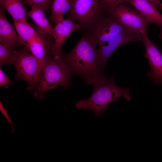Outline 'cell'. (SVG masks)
<instances>
[{
	"label": "cell",
	"mask_w": 162,
	"mask_h": 162,
	"mask_svg": "<svg viewBox=\"0 0 162 162\" xmlns=\"http://www.w3.org/2000/svg\"><path fill=\"white\" fill-rule=\"evenodd\" d=\"M96 44L82 34L73 49L68 53L62 54L61 56L72 75H79L87 85H93L100 80L108 78L98 67Z\"/></svg>",
	"instance_id": "cell-1"
},
{
	"label": "cell",
	"mask_w": 162,
	"mask_h": 162,
	"mask_svg": "<svg viewBox=\"0 0 162 162\" xmlns=\"http://www.w3.org/2000/svg\"><path fill=\"white\" fill-rule=\"evenodd\" d=\"M93 91L87 99L78 100L75 104L78 109H88L92 110L96 117L104 112L109 105L123 97L129 101L130 89L118 86L114 81V76L110 78L100 80L93 85Z\"/></svg>",
	"instance_id": "cell-2"
},
{
	"label": "cell",
	"mask_w": 162,
	"mask_h": 162,
	"mask_svg": "<svg viewBox=\"0 0 162 162\" xmlns=\"http://www.w3.org/2000/svg\"><path fill=\"white\" fill-rule=\"evenodd\" d=\"M70 72L62 57H49L43 64L37 86L33 91L34 97L41 100L48 91L62 86L67 89L72 84Z\"/></svg>",
	"instance_id": "cell-3"
},
{
	"label": "cell",
	"mask_w": 162,
	"mask_h": 162,
	"mask_svg": "<svg viewBox=\"0 0 162 162\" xmlns=\"http://www.w3.org/2000/svg\"><path fill=\"white\" fill-rule=\"evenodd\" d=\"M14 64L16 70L14 79L24 80L28 85L27 89L34 91L38 84L43 65L30 53L26 46L18 49Z\"/></svg>",
	"instance_id": "cell-4"
},
{
	"label": "cell",
	"mask_w": 162,
	"mask_h": 162,
	"mask_svg": "<svg viewBox=\"0 0 162 162\" xmlns=\"http://www.w3.org/2000/svg\"><path fill=\"white\" fill-rule=\"evenodd\" d=\"M125 27L109 12H104L90 26L82 29L85 35L100 46L120 33Z\"/></svg>",
	"instance_id": "cell-5"
},
{
	"label": "cell",
	"mask_w": 162,
	"mask_h": 162,
	"mask_svg": "<svg viewBox=\"0 0 162 162\" xmlns=\"http://www.w3.org/2000/svg\"><path fill=\"white\" fill-rule=\"evenodd\" d=\"M104 12L99 0H73L71 8L65 15L76 21L82 30L97 20Z\"/></svg>",
	"instance_id": "cell-6"
},
{
	"label": "cell",
	"mask_w": 162,
	"mask_h": 162,
	"mask_svg": "<svg viewBox=\"0 0 162 162\" xmlns=\"http://www.w3.org/2000/svg\"><path fill=\"white\" fill-rule=\"evenodd\" d=\"M142 41V36L141 34L125 27L120 33L99 46L97 51L99 69L102 72L105 71L106 62L110 56L121 45L129 42Z\"/></svg>",
	"instance_id": "cell-7"
},
{
	"label": "cell",
	"mask_w": 162,
	"mask_h": 162,
	"mask_svg": "<svg viewBox=\"0 0 162 162\" xmlns=\"http://www.w3.org/2000/svg\"><path fill=\"white\" fill-rule=\"evenodd\" d=\"M109 12L118 19L125 27L141 34L147 33V27L150 23L135 9L121 4Z\"/></svg>",
	"instance_id": "cell-8"
},
{
	"label": "cell",
	"mask_w": 162,
	"mask_h": 162,
	"mask_svg": "<svg viewBox=\"0 0 162 162\" xmlns=\"http://www.w3.org/2000/svg\"><path fill=\"white\" fill-rule=\"evenodd\" d=\"M142 35L145 49L144 57L147 59L151 69L147 75L154 84L162 85V52L151 41L147 33Z\"/></svg>",
	"instance_id": "cell-9"
},
{
	"label": "cell",
	"mask_w": 162,
	"mask_h": 162,
	"mask_svg": "<svg viewBox=\"0 0 162 162\" xmlns=\"http://www.w3.org/2000/svg\"><path fill=\"white\" fill-rule=\"evenodd\" d=\"M55 25L52 34L54 44L52 55L54 58H59L63 54L62 46L63 44L72 33L81 29V26L69 18L64 19Z\"/></svg>",
	"instance_id": "cell-10"
},
{
	"label": "cell",
	"mask_w": 162,
	"mask_h": 162,
	"mask_svg": "<svg viewBox=\"0 0 162 162\" xmlns=\"http://www.w3.org/2000/svg\"><path fill=\"white\" fill-rule=\"evenodd\" d=\"M54 41L53 37L46 38L39 34L36 37L26 42L30 52L43 65L50 56H52Z\"/></svg>",
	"instance_id": "cell-11"
},
{
	"label": "cell",
	"mask_w": 162,
	"mask_h": 162,
	"mask_svg": "<svg viewBox=\"0 0 162 162\" xmlns=\"http://www.w3.org/2000/svg\"><path fill=\"white\" fill-rule=\"evenodd\" d=\"M5 10L0 8V43L16 48L26 45L17 33L15 27L10 23L5 14Z\"/></svg>",
	"instance_id": "cell-12"
},
{
	"label": "cell",
	"mask_w": 162,
	"mask_h": 162,
	"mask_svg": "<svg viewBox=\"0 0 162 162\" xmlns=\"http://www.w3.org/2000/svg\"><path fill=\"white\" fill-rule=\"evenodd\" d=\"M126 3L133 6L150 24L154 23L159 28L162 27V15L147 0H128Z\"/></svg>",
	"instance_id": "cell-13"
},
{
	"label": "cell",
	"mask_w": 162,
	"mask_h": 162,
	"mask_svg": "<svg viewBox=\"0 0 162 162\" xmlns=\"http://www.w3.org/2000/svg\"><path fill=\"white\" fill-rule=\"evenodd\" d=\"M31 8V10L27 12V16L36 24L38 34L47 38L53 37L54 28L46 17L44 11L36 6Z\"/></svg>",
	"instance_id": "cell-14"
},
{
	"label": "cell",
	"mask_w": 162,
	"mask_h": 162,
	"mask_svg": "<svg viewBox=\"0 0 162 162\" xmlns=\"http://www.w3.org/2000/svg\"><path fill=\"white\" fill-rule=\"evenodd\" d=\"M0 5L10 14L13 21H26L27 12L22 0H0Z\"/></svg>",
	"instance_id": "cell-15"
},
{
	"label": "cell",
	"mask_w": 162,
	"mask_h": 162,
	"mask_svg": "<svg viewBox=\"0 0 162 162\" xmlns=\"http://www.w3.org/2000/svg\"><path fill=\"white\" fill-rule=\"evenodd\" d=\"M73 0H53L50 6L51 14L50 20L56 25L64 19V15L67 14L72 6Z\"/></svg>",
	"instance_id": "cell-16"
},
{
	"label": "cell",
	"mask_w": 162,
	"mask_h": 162,
	"mask_svg": "<svg viewBox=\"0 0 162 162\" xmlns=\"http://www.w3.org/2000/svg\"><path fill=\"white\" fill-rule=\"evenodd\" d=\"M13 22L17 33L26 42L38 35L37 31L27 21H13Z\"/></svg>",
	"instance_id": "cell-17"
},
{
	"label": "cell",
	"mask_w": 162,
	"mask_h": 162,
	"mask_svg": "<svg viewBox=\"0 0 162 162\" xmlns=\"http://www.w3.org/2000/svg\"><path fill=\"white\" fill-rule=\"evenodd\" d=\"M18 48L0 44V65L14 64L18 54Z\"/></svg>",
	"instance_id": "cell-18"
},
{
	"label": "cell",
	"mask_w": 162,
	"mask_h": 162,
	"mask_svg": "<svg viewBox=\"0 0 162 162\" xmlns=\"http://www.w3.org/2000/svg\"><path fill=\"white\" fill-rule=\"evenodd\" d=\"M128 0H99L103 10L109 12L121 3H126Z\"/></svg>",
	"instance_id": "cell-19"
},
{
	"label": "cell",
	"mask_w": 162,
	"mask_h": 162,
	"mask_svg": "<svg viewBox=\"0 0 162 162\" xmlns=\"http://www.w3.org/2000/svg\"><path fill=\"white\" fill-rule=\"evenodd\" d=\"M25 3L32 6H36L43 9L46 13L50 8L46 0H28Z\"/></svg>",
	"instance_id": "cell-20"
},
{
	"label": "cell",
	"mask_w": 162,
	"mask_h": 162,
	"mask_svg": "<svg viewBox=\"0 0 162 162\" xmlns=\"http://www.w3.org/2000/svg\"><path fill=\"white\" fill-rule=\"evenodd\" d=\"M13 84V82L10 80L5 75L0 67V87H6L8 86Z\"/></svg>",
	"instance_id": "cell-21"
},
{
	"label": "cell",
	"mask_w": 162,
	"mask_h": 162,
	"mask_svg": "<svg viewBox=\"0 0 162 162\" xmlns=\"http://www.w3.org/2000/svg\"><path fill=\"white\" fill-rule=\"evenodd\" d=\"M0 110L8 122L11 124L12 127L11 132L13 133L15 131V129L13 125V122L1 101L0 102Z\"/></svg>",
	"instance_id": "cell-22"
},
{
	"label": "cell",
	"mask_w": 162,
	"mask_h": 162,
	"mask_svg": "<svg viewBox=\"0 0 162 162\" xmlns=\"http://www.w3.org/2000/svg\"><path fill=\"white\" fill-rule=\"evenodd\" d=\"M151 4L156 7L157 5L160 2V0H147Z\"/></svg>",
	"instance_id": "cell-23"
},
{
	"label": "cell",
	"mask_w": 162,
	"mask_h": 162,
	"mask_svg": "<svg viewBox=\"0 0 162 162\" xmlns=\"http://www.w3.org/2000/svg\"><path fill=\"white\" fill-rule=\"evenodd\" d=\"M156 7L162 10V3L161 2L160 3L157 5Z\"/></svg>",
	"instance_id": "cell-24"
},
{
	"label": "cell",
	"mask_w": 162,
	"mask_h": 162,
	"mask_svg": "<svg viewBox=\"0 0 162 162\" xmlns=\"http://www.w3.org/2000/svg\"><path fill=\"white\" fill-rule=\"evenodd\" d=\"M48 5L50 7L52 2V0H46Z\"/></svg>",
	"instance_id": "cell-25"
},
{
	"label": "cell",
	"mask_w": 162,
	"mask_h": 162,
	"mask_svg": "<svg viewBox=\"0 0 162 162\" xmlns=\"http://www.w3.org/2000/svg\"><path fill=\"white\" fill-rule=\"evenodd\" d=\"M160 30V33L159 36L160 39H162V27L159 28Z\"/></svg>",
	"instance_id": "cell-26"
},
{
	"label": "cell",
	"mask_w": 162,
	"mask_h": 162,
	"mask_svg": "<svg viewBox=\"0 0 162 162\" xmlns=\"http://www.w3.org/2000/svg\"><path fill=\"white\" fill-rule=\"evenodd\" d=\"M28 0H25V2H26Z\"/></svg>",
	"instance_id": "cell-27"
}]
</instances>
